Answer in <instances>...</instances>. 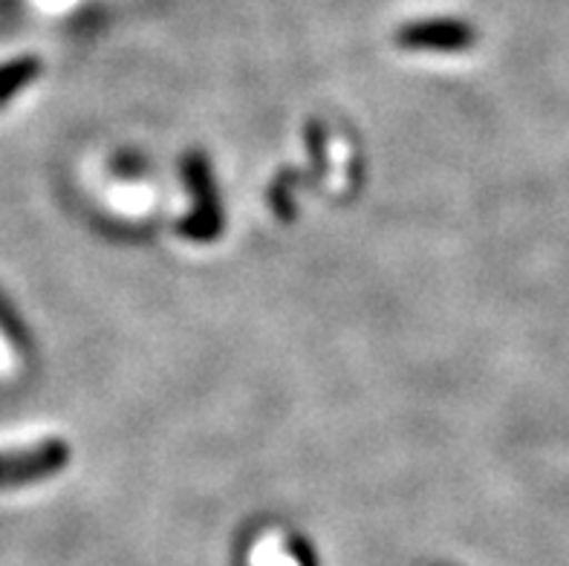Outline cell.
Instances as JSON below:
<instances>
[{
    "mask_svg": "<svg viewBox=\"0 0 569 566\" xmlns=\"http://www.w3.org/2000/svg\"><path fill=\"white\" fill-rule=\"evenodd\" d=\"M67 459H70V451L61 443H41L38 448H29L21 454H0V486L36 480V477H43V474L56 471L58 466H64Z\"/></svg>",
    "mask_w": 569,
    "mask_h": 566,
    "instance_id": "1",
    "label": "cell"
},
{
    "mask_svg": "<svg viewBox=\"0 0 569 566\" xmlns=\"http://www.w3.org/2000/svg\"><path fill=\"white\" fill-rule=\"evenodd\" d=\"M252 566H301L281 535H263L252 549Z\"/></svg>",
    "mask_w": 569,
    "mask_h": 566,
    "instance_id": "2",
    "label": "cell"
},
{
    "mask_svg": "<svg viewBox=\"0 0 569 566\" xmlns=\"http://www.w3.org/2000/svg\"><path fill=\"white\" fill-rule=\"evenodd\" d=\"M14 370V350L9 345V338L0 332V376H7Z\"/></svg>",
    "mask_w": 569,
    "mask_h": 566,
    "instance_id": "3",
    "label": "cell"
}]
</instances>
